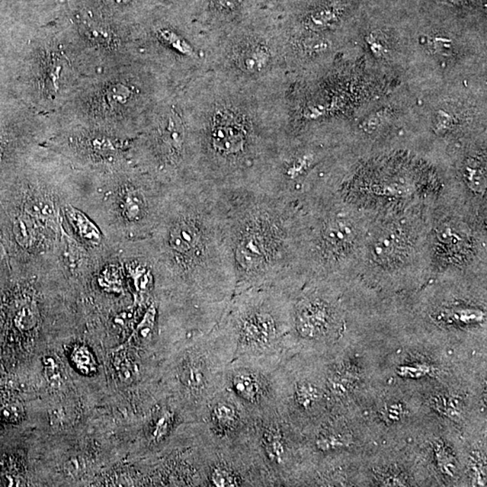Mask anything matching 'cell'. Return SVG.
<instances>
[{"instance_id":"cell-7","label":"cell","mask_w":487,"mask_h":487,"mask_svg":"<svg viewBox=\"0 0 487 487\" xmlns=\"http://www.w3.org/2000/svg\"><path fill=\"white\" fill-rule=\"evenodd\" d=\"M275 286L250 288L234 294L217 324L235 343L233 360H277L293 329V298Z\"/></svg>"},{"instance_id":"cell-10","label":"cell","mask_w":487,"mask_h":487,"mask_svg":"<svg viewBox=\"0 0 487 487\" xmlns=\"http://www.w3.org/2000/svg\"><path fill=\"white\" fill-rule=\"evenodd\" d=\"M182 91L176 92L157 111L146 139L150 165L175 187L197 181L192 168L190 134L182 108Z\"/></svg>"},{"instance_id":"cell-18","label":"cell","mask_w":487,"mask_h":487,"mask_svg":"<svg viewBox=\"0 0 487 487\" xmlns=\"http://www.w3.org/2000/svg\"><path fill=\"white\" fill-rule=\"evenodd\" d=\"M437 457L438 463H440V467L441 469L444 471L445 473L451 474L453 472L454 464L453 463V460L448 456H447L445 450H441V447H438V450L437 453Z\"/></svg>"},{"instance_id":"cell-16","label":"cell","mask_w":487,"mask_h":487,"mask_svg":"<svg viewBox=\"0 0 487 487\" xmlns=\"http://www.w3.org/2000/svg\"><path fill=\"white\" fill-rule=\"evenodd\" d=\"M23 410L15 403H8L0 406V419L6 422H18L21 418Z\"/></svg>"},{"instance_id":"cell-8","label":"cell","mask_w":487,"mask_h":487,"mask_svg":"<svg viewBox=\"0 0 487 487\" xmlns=\"http://www.w3.org/2000/svg\"><path fill=\"white\" fill-rule=\"evenodd\" d=\"M429 254L432 277L486 275V216L443 195L431 214Z\"/></svg>"},{"instance_id":"cell-9","label":"cell","mask_w":487,"mask_h":487,"mask_svg":"<svg viewBox=\"0 0 487 487\" xmlns=\"http://www.w3.org/2000/svg\"><path fill=\"white\" fill-rule=\"evenodd\" d=\"M327 156L324 143L284 134L258 185L301 203L331 172Z\"/></svg>"},{"instance_id":"cell-5","label":"cell","mask_w":487,"mask_h":487,"mask_svg":"<svg viewBox=\"0 0 487 487\" xmlns=\"http://www.w3.org/2000/svg\"><path fill=\"white\" fill-rule=\"evenodd\" d=\"M209 37L211 72L249 91H287L290 72L280 27L274 22L246 19Z\"/></svg>"},{"instance_id":"cell-12","label":"cell","mask_w":487,"mask_h":487,"mask_svg":"<svg viewBox=\"0 0 487 487\" xmlns=\"http://www.w3.org/2000/svg\"><path fill=\"white\" fill-rule=\"evenodd\" d=\"M65 213L70 222L86 241L91 243V245H99L102 239L101 232L85 214L72 206H67Z\"/></svg>"},{"instance_id":"cell-11","label":"cell","mask_w":487,"mask_h":487,"mask_svg":"<svg viewBox=\"0 0 487 487\" xmlns=\"http://www.w3.org/2000/svg\"><path fill=\"white\" fill-rule=\"evenodd\" d=\"M207 482L210 486H242L249 483L236 466L226 460L215 461L206 472Z\"/></svg>"},{"instance_id":"cell-13","label":"cell","mask_w":487,"mask_h":487,"mask_svg":"<svg viewBox=\"0 0 487 487\" xmlns=\"http://www.w3.org/2000/svg\"><path fill=\"white\" fill-rule=\"evenodd\" d=\"M322 393L316 384L310 381H298L294 384L293 400L297 407L303 411H309L318 403Z\"/></svg>"},{"instance_id":"cell-2","label":"cell","mask_w":487,"mask_h":487,"mask_svg":"<svg viewBox=\"0 0 487 487\" xmlns=\"http://www.w3.org/2000/svg\"><path fill=\"white\" fill-rule=\"evenodd\" d=\"M159 234L165 265L181 294L191 331L220 322L236 291V274L220 191L200 181L176 186Z\"/></svg>"},{"instance_id":"cell-14","label":"cell","mask_w":487,"mask_h":487,"mask_svg":"<svg viewBox=\"0 0 487 487\" xmlns=\"http://www.w3.org/2000/svg\"><path fill=\"white\" fill-rule=\"evenodd\" d=\"M13 232H14L15 240L19 245L24 246V248H27L33 242V224L27 217L20 216L15 220Z\"/></svg>"},{"instance_id":"cell-19","label":"cell","mask_w":487,"mask_h":487,"mask_svg":"<svg viewBox=\"0 0 487 487\" xmlns=\"http://www.w3.org/2000/svg\"><path fill=\"white\" fill-rule=\"evenodd\" d=\"M0 156H1V151H0Z\"/></svg>"},{"instance_id":"cell-6","label":"cell","mask_w":487,"mask_h":487,"mask_svg":"<svg viewBox=\"0 0 487 487\" xmlns=\"http://www.w3.org/2000/svg\"><path fill=\"white\" fill-rule=\"evenodd\" d=\"M432 209L374 214L360 277L389 283L432 277L429 227Z\"/></svg>"},{"instance_id":"cell-1","label":"cell","mask_w":487,"mask_h":487,"mask_svg":"<svg viewBox=\"0 0 487 487\" xmlns=\"http://www.w3.org/2000/svg\"><path fill=\"white\" fill-rule=\"evenodd\" d=\"M286 91L255 92L208 70L182 91L195 180L220 190L260 181L286 127Z\"/></svg>"},{"instance_id":"cell-15","label":"cell","mask_w":487,"mask_h":487,"mask_svg":"<svg viewBox=\"0 0 487 487\" xmlns=\"http://www.w3.org/2000/svg\"><path fill=\"white\" fill-rule=\"evenodd\" d=\"M316 447L322 451H329L344 446L345 440L341 435L324 434L320 435L316 440Z\"/></svg>"},{"instance_id":"cell-3","label":"cell","mask_w":487,"mask_h":487,"mask_svg":"<svg viewBox=\"0 0 487 487\" xmlns=\"http://www.w3.org/2000/svg\"><path fill=\"white\" fill-rule=\"evenodd\" d=\"M220 191L236 274V291L275 286L293 291L303 274V211L300 203L258 184Z\"/></svg>"},{"instance_id":"cell-17","label":"cell","mask_w":487,"mask_h":487,"mask_svg":"<svg viewBox=\"0 0 487 487\" xmlns=\"http://www.w3.org/2000/svg\"><path fill=\"white\" fill-rule=\"evenodd\" d=\"M37 322L33 310L30 308H24L18 314L15 323L19 329H30L34 327Z\"/></svg>"},{"instance_id":"cell-4","label":"cell","mask_w":487,"mask_h":487,"mask_svg":"<svg viewBox=\"0 0 487 487\" xmlns=\"http://www.w3.org/2000/svg\"><path fill=\"white\" fill-rule=\"evenodd\" d=\"M300 204L305 281L360 277L365 240L374 213L346 200L338 190L312 192Z\"/></svg>"}]
</instances>
